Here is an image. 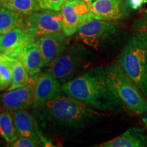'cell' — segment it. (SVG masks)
<instances>
[{"label":"cell","mask_w":147,"mask_h":147,"mask_svg":"<svg viewBox=\"0 0 147 147\" xmlns=\"http://www.w3.org/2000/svg\"><path fill=\"white\" fill-rule=\"evenodd\" d=\"M63 92L61 83L48 69L39 74L32 107L34 109L41 108L51 100L62 95Z\"/></svg>","instance_id":"30bf717a"},{"label":"cell","mask_w":147,"mask_h":147,"mask_svg":"<svg viewBox=\"0 0 147 147\" xmlns=\"http://www.w3.org/2000/svg\"><path fill=\"white\" fill-rule=\"evenodd\" d=\"M36 112L38 118L63 128H85L99 117L94 108L63 95L37 108Z\"/></svg>","instance_id":"3957f363"},{"label":"cell","mask_w":147,"mask_h":147,"mask_svg":"<svg viewBox=\"0 0 147 147\" xmlns=\"http://www.w3.org/2000/svg\"><path fill=\"white\" fill-rule=\"evenodd\" d=\"M89 1H90V2H91V3H92V2H93V1H94L95 0H89Z\"/></svg>","instance_id":"83f0119b"},{"label":"cell","mask_w":147,"mask_h":147,"mask_svg":"<svg viewBox=\"0 0 147 147\" xmlns=\"http://www.w3.org/2000/svg\"><path fill=\"white\" fill-rule=\"evenodd\" d=\"M38 40L43 59V67H49L70 44L69 37L63 31L43 36Z\"/></svg>","instance_id":"7c38bea8"},{"label":"cell","mask_w":147,"mask_h":147,"mask_svg":"<svg viewBox=\"0 0 147 147\" xmlns=\"http://www.w3.org/2000/svg\"><path fill=\"white\" fill-rule=\"evenodd\" d=\"M100 147H145L147 134L144 128L133 127L119 136L98 145Z\"/></svg>","instance_id":"9a60e30c"},{"label":"cell","mask_w":147,"mask_h":147,"mask_svg":"<svg viewBox=\"0 0 147 147\" xmlns=\"http://www.w3.org/2000/svg\"><path fill=\"white\" fill-rule=\"evenodd\" d=\"M65 1H66V0H65ZM82 1H87V3H91V2H90V1H89V0H82Z\"/></svg>","instance_id":"4316f807"},{"label":"cell","mask_w":147,"mask_h":147,"mask_svg":"<svg viewBox=\"0 0 147 147\" xmlns=\"http://www.w3.org/2000/svg\"><path fill=\"white\" fill-rule=\"evenodd\" d=\"M117 32V27L109 21L91 18L79 27L76 38L84 45L99 50L113 41Z\"/></svg>","instance_id":"8992f818"},{"label":"cell","mask_w":147,"mask_h":147,"mask_svg":"<svg viewBox=\"0 0 147 147\" xmlns=\"http://www.w3.org/2000/svg\"><path fill=\"white\" fill-rule=\"evenodd\" d=\"M63 32L69 37L76 34L82 23L96 16L92 12L91 4L82 0H66L62 5Z\"/></svg>","instance_id":"ba28073f"},{"label":"cell","mask_w":147,"mask_h":147,"mask_svg":"<svg viewBox=\"0 0 147 147\" xmlns=\"http://www.w3.org/2000/svg\"><path fill=\"white\" fill-rule=\"evenodd\" d=\"M117 63L147 99V17L135 22Z\"/></svg>","instance_id":"7a4b0ae2"},{"label":"cell","mask_w":147,"mask_h":147,"mask_svg":"<svg viewBox=\"0 0 147 147\" xmlns=\"http://www.w3.org/2000/svg\"><path fill=\"white\" fill-rule=\"evenodd\" d=\"M3 55H4V54H3V53H1V52H0V59H1V57H2Z\"/></svg>","instance_id":"484cf974"},{"label":"cell","mask_w":147,"mask_h":147,"mask_svg":"<svg viewBox=\"0 0 147 147\" xmlns=\"http://www.w3.org/2000/svg\"><path fill=\"white\" fill-rule=\"evenodd\" d=\"M24 14L0 4V34L16 27H24Z\"/></svg>","instance_id":"e0dca14e"},{"label":"cell","mask_w":147,"mask_h":147,"mask_svg":"<svg viewBox=\"0 0 147 147\" xmlns=\"http://www.w3.org/2000/svg\"><path fill=\"white\" fill-rule=\"evenodd\" d=\"M9 146L12 147H39L45 146L43 143L39 140L29 138L26 137L18 136L16 140L9 144Z\"/></svg>","instance_id":"7402d4cb"},{"label":"cell","mask_w":147,"mask_h":147,"mask_svg":"<svg viewBox=\"0 0 147 147\" xmlns=\"http://www.w3.org/2000/svg\"><path fill=\"white\" fill-rule=\"evenodd\" d=\"M91 9L96 18L106 21L122 19L128 14L124 0H95Z\"/></svg>","instance_id":"5bb4252c"},{"label":"cell","mask_w":147,"mask_h":147,"mask_svg":"<svg viewBox=\"0 0 147 147\" xmlns=\"http://www.w3.org/2000/svg\"><path fill=\"white\" fill-rule=\"evenodd\" d=\"M41 10L61 11L65 0H37Z\"/></svg>","instance_id":"603a6c76"},{"label":"cell","mask_w":147,"mask_h":147,"mask_svg":"<svg viewBox=\"0 0 147 147\" xmlns=\"http://www.w3.org/2000/svg\"><path fill=\"white\" fill-rule=\"evenodd\" d=\"M0 4L26 16L42 10L37 0H0Z\"/></svg>","instance_id":"d6986e66"},{"label":"cell","mask_w":147,"mask_h":147,"mask_svg":"<svg viewBox=\"0 0 147 147\" xmlns=\"http://www.w3.org/2000/svg\"><path fill=\"white\" fill-rule=\"evenodd\" d=\"M36 40L24 27H16L0 34V52L15 58L25 47Z\"/></svg>","instance_id":"8fae6325"},{"label":"cell","mask_w":147,"mask_h":147,"mask_svg":"<svg viewBox=\"0 0 147 147\" xmlns=\"http://www.w3.org/2000/svg\"><path fill=\"white\" fill-rule=\"evenodd\" d=\"M142 122L144 123V124L145 125V126H146V127L147 129V112H146V113L142 115Z\"/></svg>","instance_id":"d4e9b609"},{"label":"cell","mask_w":147,"mask_h":147,"mask_svg":"<svg viewBox=\"0 0 147 147\" xmlns=\"http://www.w3.org/2000/svg\"><path fill=\"white\" fill-rule=\"evenodd\" d=\"M15 59L23 64L30 76L40 73L43 68V59L40 50L39 40H37L25 47Z\"/></svg>","instance_id":"2e32d148"},{"label":"cell","mask_w":147,"mask_h":147,"mask_svg":"<svg viewBox=\"0 0 147 147\" xmlns=\"http://www.w3.org/2000/svg\"><path fill=\"white\" fill-rule=\"evenodd\" d=\"M93 55L81 43L69 44L49 65V70L61 84L70 81L87 70L93 62Z\"/></svg>","instance_id":"277c9868"},{"label":"cell","mask_w":147,"mask_h":147,"mask_svg":"<svg viewBox=\"0 0 147 147\" xmlns=\"http://www.w3.org/2000/svg\"><path fill=\"white\" fill-rule=\"evenodd\" d=\"M145 3H147V0H128V4L133 10L140 8Z\"/></svg>","instance_id":"cb8c5ba5"},{"label":"cell","mask_w":147,"mask_h":147,"mask_svg":"<svg viewBox=\"0 0 147 147\" xmlns=\"http://www.w3.org/2000/svg\"><path fill=\"white\" fill-rule=\"evenodd\" d=\"M61 87L68 97L95 109L120 112L125 108L102 66L87 69Z\"/></svg>","instance_id":"6da1fadb"},{"label":"cell","mask_w":147,"mask_h":147,"mask_svg":"<svg viewBox=\"0 0 147 147\" xmlns=\"http://www.w3.org/2000/svg\"><path fill=\"white\" fill-rule=\"evenodd\" d=\"M15 60V58L5 54L0 59V91L8 89L12 83Z\"/></svg>","instance_id":"ffe728a7"},{"label":"cell","mask_w":147,"mask_h":147,"mask_svg":"<svg viewBox=\"0 0 147 147\" xmlns=\"http://www.w3.org/2000/svg\"><path fill=\"white\" fill-rule=\"evenodd\" d=\"M0 136L3 138L8 144L14 142L18 137L13 117L8 110L0 113Z\"/></svg>","instance_id":"ac0fdd59"},{"label":"cell","mask_w":147,"mask_h":147,"mask_svg":"<svg viewBox=\"0 0 147 147\" xmlns=\"http://www.w3.org/2000/svg\"><path fill=\"white\" fill-rule=\"evenodd\" d=\"M24 28L36 39L63 31L61 12L52 10L34 12L25 18Z\"/></svg>","instance_id":"52a82bcc"},{"label":"cell","mask_w":147,"mask_h":147,"mask_svg":"<svg viewBox=\"0 0 147 147\" xmlns=\"http://www.w3.org/2000/svg\"><path fill=\"white\" fill-rule=\"evenodd\" d=\"M104 69L126 109L137 115H142L147 112V99L118 63L106 65Z\"/></svg>","instance_id":"5b68a950"},{"label":"cell","mask_w":147,"mask_h":147,"mask_svg":"<svg viewBox=\"0 0 147 147\" xmlns=\"http://www.w3.org/2000/svg\"><path fill=\"white\" fill-rule=\"evenodd\" d=\"M29 81V74L19 61L16 59L13 67L12 80L8 91H11L26 86Z\"/></svg>","instance_id":"44dd1931"},{"label":"cell","mask_w":147,"mask_h":147,"mask_svg":"<svg viewBox=\"0 0 147 147\" xmlns=\"http://www.w3.org/2000/svg\"><path fill=\"white\" fill-rule=\"evenodd\" d=\"M12 117L18 136L39 140L45 146H52L49 140L44 136L35 119L26 110L12 112Z\"/></svg>","instance_id":"4fadbf2b"},{"label":"cell","mask_w":147,"mask_h":147,"mask_svg":"<svg viewBox=\"0 0 147 147\" xmlns=\"http://www.w3.org/2000/svg\"><path fill=\"white\" fill-rule=\"evenodd\" d=\"M40 73L31 76L29 83L25 87L8 91L1 95V103L3 108L12 113L31 107L34 102L35 89Z\"/></svg>","instance_id":"9c48e42d"}]
</instances>
